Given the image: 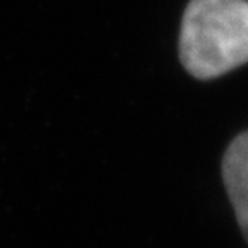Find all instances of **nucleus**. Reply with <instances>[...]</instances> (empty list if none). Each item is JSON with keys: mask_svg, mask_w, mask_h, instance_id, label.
I'll use <instances>...</instances> for the list:
<instances>
[{"mask_svg": "<svg viewBox=\"0 0 248 248\" xmlns=\"http://www.w3.org/2000/svg\"><path fill=\"white\" fill-rule=\"evenodd\" d=\"M221 176L238 228L248 243V129L234 136L226 147Z\"/></svg>", "mask_w": 248, "mask_h": 248, "instance_id": "2", "label": "nucleus"}, {"mask_svg": "<svg viewBox=\"0 0 248 248\" xmlns=\"http://www.w3.org/2000/svg\"><path fill=\"white\" fill-rule=\"evenodd\" d=\"M179 61L202 81L248 64V0H190L183 12Z\"/></svg>", "mask_w": 248, "mask_h": 248, "instance_id": "1", "label": "nucleus"}]
</instances>
